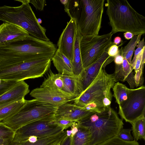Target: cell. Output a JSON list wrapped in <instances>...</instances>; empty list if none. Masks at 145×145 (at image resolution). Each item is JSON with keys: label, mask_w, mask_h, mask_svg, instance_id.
Wrapping results in <instances>:
<instances>
[{"label": "cell", "mask_w": 145, "mask_h": 145, "mask_svg": "<svg viewBox=\"0 0 145 145\" xmlns=\"http://www.w3.org/2000/svg\"><path fill=\"white\" fill-rule=\"evenodd\" d=\"M57 50L50 41L29 35L23 40L0 45V66L43 57H52Z\"/></svg>", "instance_id": "6da1fadb"}, {"label": "cell", "mask_w": 145, "mask_h": 145, "mask_svg": "<svg viewBox=\"0 0 145 145\" xmlns=\"http://www.w3.org/2000/svg\"><path fill=\"white\" fill-rule=\"evenodd\" d=\"M104 3V0H67L64 10L75 21L82 36L98 35Z\"/></svg>", "instance_id": "7a4b0ae2"}, {"label": "cell", "mask_w": 145, "mask_h": 145, "mask_svg": "<svg viewBox=\"0 0 145 145\" xmlns=\"http://www.w3.org/2000/svg\"><path fill=\"white\" fill-rule=\"evenodd\" d=\"M115 82L113 74L108 73L101 67L88 87L74 99V104L95 112L110 108L113 96L111 89Z\"/></svg>", "instance_id": "3957f363"}, {"label": "cell", "mask_w": 145, "mask_h": 145, "mask_svg": "<svg viewBox=\"0 0 145 145\" xmlns=\"http://www.w3.org/2000/svg\"><path fill=\"white\" fill-rule=\"evenodd\" d=\"M105 6L113 34L119 32H129L135 35L145 33V17L127 1L107 0Z\"/></svg>", "instance_id": "277c9868"}, {"label": "cell", "mask_w": 145, "mask_h": 145, "mask_svg": "<svg viewBox=\"0 0 145 145\" xmlns=\"http://www.w3.org/2000/svg\"><path fill=\"white\" fill-rule=\"evenodd\" d=\"M77 122L89 130V145H97L117 136L123 125L122 120L111 107L93 113Z\"/></svg>", "instance_id": "5b68a950"}, {"label": "cell", "mask_w": 145, "mask_h": 145, "mask_svg": "<svg viewBox=\"0 0 145 145\" xmlns=\"http://www.w3.org/2000/svg\"><path fill=\"white\" fill-rule=\"evenodd\" d=\"M22 4L17 7L0 6V20L17 25L34 38L50 41L46 34V29L38 22L31 6L30 0H15Z\"/></svg>", "instance_id": "8992f818"}, {"label": "cell", "mask_w": 145, "mask_h": 145, "mask_svg": "<svg viewBox=\"0 0 145 145\" xmlns=\"http://www.w3.org/2000/svg\"><path fill=\"white\" fill-rule=\"evenodd\" d=\"M57 108L35 99L26 100L24 105L17 112L1 122L15 132L20 128L35 121L54 119Z\"/></svg>", "instance_id": "52a82bcc"}, {"label": "cell", "mask_w": 145, "mask_h": 145, "mask_svg": "<svg viewBox=\"0 0 145 145\" xmlns=\"http://www.w3.org/2000/svg\"><path fill=\"white\" fill-rule=\"evenodd\" d=\"M51 57L19 61L0 67V79L18 82L43 76L50 67Z\"/></svg>", "instance_id": "ba28073f"}, {"label": "cell", "mask_w": 145, "mask_h": 145, "mask_svg": "<svg viewBox=\"0 0 145 145\" xmlns=\"http://www.w3.org/2000/svg\"><path fill=\"white\" fill-rule=\"evenodd\" d=\"M110 32L101 35L82 36L80 48L83 69L97 60L105 51L112 44Z\"/></svg>", "instance_id": "9c48e42d"}, {"label": "cell", "mask_w": 145, "mask_h": 145, "mask_svg": "<svg viewBox=\"0 0 145 145\" xmlns=\"http://www.w3.org/2000/svg\"><path fill=\"white\" fill-rule=\"evenodd\" d=\"M119 106L118 114L126 122L131 123L145 117V87L133 89L127 99Z\"/></svg>", "instance_id": "30bf717a"}, {"label": "cell", "mask_w": 145, "mask_h": 145, "mask_svg": "<svg viewBox=\"0 0 145 145\" xmlns=\"http://www.w3.org/2000/svg\"><path fill=\"white\" fill-rule=\"evenodd\" d=\"M54 119L40 120L23 126L15 132L13 142L16 143L25 140L31 136L38 138L50 136L64 131L61 127L53 123Z\"/></svg>", "instance_id": "8fae6325"}, {"label": "cell", "mask_w": 145, "mask_h": 145, "mask_svg": "<svg viewBox=\"0 0 145 145\" xmlns=\"http://www.w3.org/2000/svg\"><path fill=\"white\" fill-rule=\"evenodd\" d=\"M30 95L39 101L58 107L73 101L75 99L61 90L46 87H40L34 89L32 90Z\"/></svg>", "instance_id": "7c38bea8"}, {"label": "cell", "mask_w": 145, "mask_h": 145, "mask_svg": "<svg viewBox=\"0 0 145 145\" xmlns=\"http://www.w3.org/2000/svg\"><path fill=\"white\" fill-rule=\"evenodd\" d=\"M108 48L105 51L97 60L84 69L78 75L80 84L82 92L97 76L100 68L102 67L105 68L107 65L114 61V57H110L108 54Z\"/></svg>", "instance_id": "4fadbf2b"}, {"label": "cell", "mask_w": 145, "mask_h": 145, "mask_svg": "<svg viewBox=\"0 0 145 145\" xmlns=\"http://www.w3.org/2000/svg\"><path fill=\"white\" fill-rule=\"evenodd\" d=\"M77 28L75 22L71 18L63 30L57 43L58 49L71 63L73 59L75 35Z\"/></svg>", "instance_id": "5bb4252c"}, {"label": "cell", "mask_w": 145, "mask_h": 145, "mask_svg": "<svg viewBox=\"0 0 145 145\" xmlns=\"http://www.w3.org/2000/svg\"><path fill=\"white\" fill-rule=\"evenodd\" d=\"M94 112L87 111L74 104L67 103L58 107L54 117L78 122Z\"/></svg>", "instance_id": "9a60e30c"}, {"label": "cell", "mask_w": 145, "mask_h": 145, "mask_svg": "<svg viewBox=\"0 0 145 145\" xmlns=\"http://www.w3.org/2000/svg\"><path fill=\"white\" fill-rule=\"evenodd\" d=\"M29 92V86L24 80L17 82L0 96V108L25 99V96Z\"/></svg>", "instance_id": "2e32d148"}, {"label": "cell", "mask_w": 145, "mask_h": 145, "mask_svg": "<svg viewBox=\"0 0 145 145\" xmlns=\"http://www.w3.org/2000/svg\"><path fill=\"white\" fill-rule=\"evenodd\" d=\"M29 35L25 30L14 24L4 22L0 25V45L23 40Z\"/></svg>", "instance_id": "e0dca14e"}, {"label": "cell", "mask_w": 145, "mask_h": 145, "mask_svg": "<svg viewBox=\"0 0 145 145\" xmlns=\"http://www.w3.org/2000/svg\"><path fill=\"white\" fill-rule=\"evenodd\" d=\"M133 69L128 61L124 58L122 64L115 65V70L113 73L115 82L119 81H126L131 89L136 87Z\"/></svg>", "instance_id": "ac0fdd59"}, {"label": "cell", "mask_w": 145, "mask_h": 145, "mask_svg": "<svg viewBox=\"0 0 145 145\" xmlns=\"http://www.w3.org/2000/svg\"><path fill=\"white\" fill-rule=\"evenodd\" d=\"M52 60L59 73L64 75H74L71 61L58 49L52 58Z\"/></svg>", "instance_id": "d6986e66"}, {"label": "cell", "mask_w": 145, "mask_h": 145, "mask_svg": "<svg viewBox=\"0 0 145 145\" xmlns=\"http://www.w3.org/2000/svg\"><path fill=\"white\" fill-rule=\"evenodd\" d=\"M63 87L61 90L65 93L74 97H78L82 93L78 76L63 75Z\"/></svg>", "instance_id": "ffe728a7"}, {"label": "cell", "mask_w": 145, "mask_h": 145, "mask_svg": "<svg viewBox=\"0 0 145 145\" xmlns=\"http://www.w3.org/2000/svg\"><path fill=\"white\" fill-rule=\"evenodd\" d=\"M82 35L77 28L76 32L73 59L72 62L74 75H79L84 69L81 57L80 42Z\"/></svg>", "instance_id": "44dd1931"}, {"label": "cell", "mask_w": 145, "mask_h": 145, "mask_svg": "<svg viewBox=\"0 0 145 145\" xmlns=\"http://www.w3.org/2000/svg\"><path fill=\"white\" fill-rule=\"evenodd\" d=\"M67 136L65 130L53 136L38 138L35 142H31L27 139L16 142V145H52L61 141Z\"/></svg>", "instance_id": "7402d4cb"}, {"label": "cell", "mask_w": 145, "mask_h": 145, "mask_svg": "<svg viewBox=\"0 0 145 145\" xmlns=\"http://www.w3.org/2000/svg\"><path fill=\"white\" fill-rule=\"evenodd\" d=\"M78 130L71 137V145H89L90 133L86 128L79 125L76 122Z\"/></svg>", "instance_id": "603a6c76"}, {"label": "cell", "mask_w": 145, "mask_h": 145, "mask_svg": "<svg viewBox=\"0 0 145 145\" xmlns=\"http://www.w3.org/2000/svg\"><path fill=\"white\" fill-rule=\"evenodd\" d=\"M26 100L16 101L0 108V121L12 116L25 104Z\"/></svg>", "instance_id": "cb8c5ba5"}, {"label": "cell", "mask_w": 145, "mask_h": 145, "mask_svg": "<svg viewBox=\"0 0 145 145\" xmlns=\"http://www.w3.org/2000/svg\"><path fill=\"white\" fill-rule=\"evenodd\" d=\"M112 89L113 92V96L119 105L127 99L129 94L133 90L128 88L125 85L118 82L115 83Z\"/></svg>", "instance_id": "d4e9b609"}, {"label": "cell", "mask_w": 145, "mask_h": 145, "mask_svg": "<svg viewBox=\"0 0 145 145\" xmlns=\"http://www.w3.org/2000/svg\"><path fill=\"white\" fill-rule=\"evenodd\" d=\"M142 34L134 35L129 42L124 48L122 47L119 50L121 55L131 65L132 57L137 45L140 40Z\"/></svg>", "instance_id": "484cf974"}, {"label": "cell", "mask_w": 145, "mask_h": 145, "mask_svg": "<svg viewBox=\"0 0 145 145\" xmlns=\"http://www.w3.org/2000/svg\"><path fill=\"white\" fill-rule=\"evenodd\" d=\"M63 74H55L50 71L46 79L42 82L40 87H46L61 90L63 87Z\"/></svg>", "instance_id": "4316f807"}, {"label": "cell", "mask_w": 145, "mask_h": 145, "mask_svg": "<svg viewBox=\"0 0 145 145\" xmlns=\"http://www.w3.org/2000/svg\"><path fill=\"white\" fill-rule=\"evenodd\" d=\"M134 139L137 141L139 139L145 140V117L141 118L131 123Z\"/></svg>", "instance_id": "83f0119b"}, {"label": "cell", "mask_w": 145, "mask_h": 145, "mask_svg": "<svg viewBox=\"0 0 145 145\" xmlns=\"http://www.w3.org/2000/svg\"><path fill=\"white\" fill-rule=\"evenodd\" d=\"M97 145H139L138 143L134 140L131 142L123 140L117 136L109 139Z\"/></svg>", "instance_id": "f1b7e54d"}, {"label": "cell", "mask_w": 145, "mask_h": 145, "mask_svg": "<svg viewBox=\"0 0 145 145\" xmlns=\"http://www.w3.org/2000/svg\"><path fill=\"white\" fill-rule=\"evenodd\" d=\"M15 132L0 121V138L13 140Z\"/></svg>", "instance_id": "f546056e"}, {"label": "cell", "mask_w": 145, "mask_h": 145, "mask_svg": "<svg viewBox=\"0 0 145 145\" xmlns=\"http://www.w3.org/2000/svg\"><path fill=\"white\" fill-rule=\"evenodd\" d=\"M17 82L0 79V96L12 87Z\"/></svg>", "instance_id": "4dcf8cb0"}, {"label": "cell", "mask_w": 145, "mask_h": 145, "mask_svg": "<svg viewBox=\"0 0 145 145\" xmlns=\"http://www.w3.org/2000/svg\"><path fill=\"white\" fill-rule=\"evenodd\" d=\"M76 121L68 120L54 118L52 122L61 127L64 130L69 127H71Z\"/></svg>", "instance_id": "1f68e13d"}, {"label": "cell", "mask_w": 145, "mask_h": 145, "mask_svg": "<svg viewBox=\"0 0 145 145\" xmlns=\"http://www.w3.org/2000/svg\"><path fill=\"white\" fill-rule=\"evenodd\" d=\"M132 131L131 129H122L120 131L117 137L127 142H131L134 139L131 134Z\"/></svg>", "instance_id": "d6a6232c"}, {"label": "cell", "mask_w": 145, "mask_h": 145, "mask_svg": "<svg viewBox=\"0 0 145 145\" xmlns=\"http://www.w3.org/2000/svg\"><path fill=\"white\" fill-rule=\"evenodd\" d=\"M145 47L142 50L136 57L134 69L135 73L143 74V69L141 67L143 51Z\"/></svg>", "instance_id": "836d02e7"}, {"label": "cell", "mask_w": 145, "mask_h": 145, "mask_svg": "<svg viewBox=\"0 0 145 145\" xmlns=\"http://www.w3.org/2000/svg\"><path fill=\"white\" fill-rule=\"evenodd\" d=\"M145 44L144 38L140 40L138 44L137 48L134 52V57L131 62V66L133 70L135 67L137 56L145 47Z\"/></svg>", "instance_id": "e575fe53"}, {"label": "cell", "mask_w": 145, "mask_h": 145, "mask_svg": "<svg viewBox=\"0 0 145 145\" xmlns=\"http://www.w3.org/2000/svg\"><path fill=\"white\" fill-rule=\"evenodd\" d=\"M30 3L32 4L37 10L42 11L46 5L45 0H30Z\"/></svg>", "instance_id": "d590c367"}, {"label": "cell", "mask_w": 145, "mask_h": 145, "mask_svg": "<svg viewBox=\"0 0 145 145\" xmlns=\"http://www.w3.org/2000/svg\"><path fill=\"white\" fill-rule=\"evenodd\" d=\"M119 52L118 46L114 44L109 47L107 51L109 56L112 57H114L119 54Z\"/></svg>", "instance_id": "8d00e7d4"}, {"label": "cell", "mask_w": 145, "mask_h": 145, "mask_svg": "<svg viewBox=\"0 0 145 145\" xmlns=\"http://www.w3.org/2000/svg\"><path fill=\"white\" fill-rule=\"evenodd\" d=\"M123 58L121 55V52L119 50V54L116 56L114 58V61L116 65H120L122 64Z\"/></svg>", "instance_id": "74e56055"}, {"label": "cell", "mask_w": 145, "mask_h": 145, "mask_svg": "<svg viewBox=\"0 0 145 145\" xmlns=\"http://www.w3.org/2000/svg\"><path fill=\"white\" fill-rule=\"evenodd\" d=\"M71 135L67 136L61 142L60 145H71Z\"/></svg>", "instance_id": "f35d334b"}, {"label": "cell", "mask_w": 145, "mask_h": 145, "mask_svg": "<svg viewBox=\"0 0 145 145\" xmlns=\"http://www.w3.org/2000/svg\"><path fill=\"white\" fill-rule=\"evenodd\" d=\"M134 35L133 34L129 32H125L124 33V37L127 40L131 39Z\"/></svg>", "instance_id": "ab89813d"}, {"label": "cell", "mask_w": 145, "mask_h": 145, "mask_svg": "<svg viewBox=\"0 0 145 145\" xmlns=\"http://www.w3.org/2000/svg\"><path fill=\"white\" fill-rule=\"evenodd\" d=\"M121 41V38L120 37H117L114 39L113 43L114 44L116 45L120 44Z\"/></svg>", "instance_id": "60d3db41"}, {"label": "cell", "mask_w": 145, "mask_h": 145, "mask_svg": "<svg viewBox=\"0 0 145 145\" xmlns=\"http://www.w3.org/2000/svg\"><path fill=\"white\" fill-rule=\"evenodd\" d=\"M38 139L36 137L31 136L29 137L27 139L31 142H35L37 141Z\"/></svg>", "instance_id": "b9f144b4"}, {"label": "cell", "mask_w": 145, "mask_h": 145, "mask_svg": "<svg viewBox=\"0 0 145 145\" xmlns=\"http://www.w3.org/2000/svg\"><path fill=\"white\" fill-rule=\"evenodd\" d=\"M12 141L13 140H7L4 139H3L0 138V145L3 144L4 143Z\"/></svg>", "instance_id": "7bdbcfd3"}, {"label": "cell", "mask_w": 145, "mask_h": 145, "mask_svg": "<svg viewBox=\"0 0 145 145\" xmlns=\"http://www.w3.org/2000/svg\"><path fill=\"white\" fill-rule=\"evenodd\" d=\"M13 142L12 141L8 142L5 143H4L1 145H11L12 144Z\"/></svg>", "instance_id": "ee69618b"}, {"label": "cell", "mask_w": 145, "mask_h": 145, "mask_svg": "<svg viewBox=\"0 0 145 145\" xmlns=\"http://www.w3.org/2000/svg\"><path fill=\"white\" fill-rule=\"evenodd\" d=\"M61 142L56 143L52 145H60Z\"/></svg>", "instance_id": "f6af8a7d"}, {"label": "cell", "mask_w": 145, "mask_h": 145, "mask_svg": "<svg viewBox=\"0 0 145 145\" xmlns=\"http://www.w3.org/2000/svg\"><path fill=\"white\" fill-rule=\"evenodd\" d=\"M16 143L13 142L11 145H16Z\"/></svg>", "instance_id": "bcb514c9"}]
</instances>
